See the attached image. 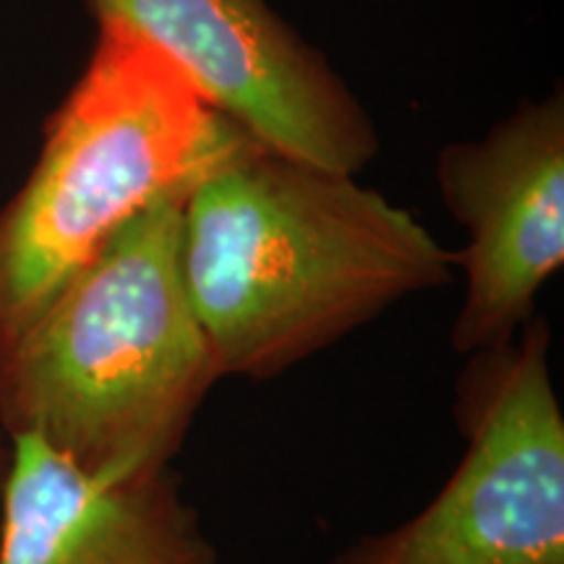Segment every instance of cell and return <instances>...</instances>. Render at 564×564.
<instances>
[{"instance_id": "obj_1", "label": "cell", "mask_w": 564, "mask_h": 564, "mask_svg": "<svg viewBox=\"0 0 564 564\" xmlns=\"http://www.w3.org/2000/svg\"><path fill=\"white\" fill-rule=\"evenodd\" d=\"M181 270L220 379L270 382L457 272L411 209L257 144L183 204Z\"/></svg>"}, {"instance_id": "obj_2", "label": "cell", "mask_w": 564, "mask_h": 564, "mask_svg": "<svg viewBox=\"0 0 564 564\" xmlns=\"http://www.w3.org/2000/svg\"><path fill=\"white\" fill-rule=\"evenodd\" d=\"M192 188L139 212L0 345L9 440L34 436L105 481L171 468L181 455L223 382L181 270Z\"/></svg>"}, {"instance_id": "obj_3", "label": "cell", "mask_w": 564, "mask_h": 564, "mask_svg": "<svg viewBox=\"0 0 564 564\" xmlns=\"http://www.w3.org/2000/svg\"><path fill=\"white\" fill-rule=\"evenodd\" d=\"M257 144L154 47L97 26L30 178L0 209V345L139 212Z\"/></svg>"}, {"instance_id": "obj_4", "label": "cell", "mask_w": 564, "mask_h": 564, "mask_svg": "<svg viewBox=\"0 0 564 564\" xmlns=\"http://www.w3.org/2000/svg\"><path fill=\"white\" fill-rule=\"evenodd\" d=\"M453 415L465 453L442 489L327 564H564V413L544 316L465 356Z\"/></svg>"}, {"instance_id": "obj_5", "label": "cell", "mask_w": 564, "mask_h": 564, "mask_svg": "<svg viewBox=\"0 0 564 564\" xmlns=\"http://www.w3.org/2000/svg\"><path fill=\"white\" fill-rule=\"evenodd\" d=\"M97 26L154 47L267 150L345 175L379 154L373 118L270 0H87Z\"/></svg>"}, {"instance_id": "obj_6", "label": "cell", "mask_w": 564, "mask_h": 564, "mask_svg": "<svg viewBox=\"0 0 564 564\" xmlns=\"http://www.w3.org/2000/svg\"><path fill=\"white\" fill-rule=\"evenodd\" d=\"M444 209L463 225V303L449 329L457 356L507 345L533 319L564 267V91L525 100L481 139L436 158Z\"/></svg>"}, {"instance_id": "obj_7", "label": "cell", "mask_w": 564, "mask_h": 564, "mask_svg": "<svg viewBox=\"0 0 564 564\" xmlns=\"http://www.w3.org/2000/svg\"><path fill=\"white\" fill-rule=\"evenodd\" d=\"M0 564H223L175 468L105 481L34 436L11 440Z\"/></svg>"}, {"instance_id": "obj_8", "label": "cell", "mask_w": 564, "mask_h": 564, "mask_svg": "<svg viewBox=\"0 0 564 564\" xmlns=\"http://www.w3.org/2000/svg\"><path fill=\"white\" fill-rule=\"evenodd\" d=\"M9 468H11V440L3 432H0V491H3Z\"/></svg>"}]
</instances>
